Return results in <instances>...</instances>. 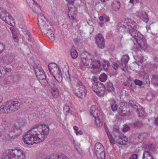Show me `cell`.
<instances>
[{
    "mask_svg": "<svg viewBox=\"0 0 158 159\" xmlns=\"http://www.w3.org/2000/svg\"><path fill=\"white\" fill-rule=\"evenodd\" d=\"M50 130L45 124H38L32 128L23 137V141L27 145H32L43 142L48 136Z\"/></svg>",
    "mask_w": 158,
    "mask_h": 159,
    "instance_id": "1",
    "label": "cell"
},
{
    "mask_svg": "<svg viewBox=\"0 0 158 159\" xmlns=\"http://www.w3.org/2000/svg\"><path fill=\"white\" fill-rule=\"evenodd\" d=\"M38 21L41 31L47 35L51 40L54 41L55 39V31L52 23L42 14L38 15Z\"/></svg>",
    "mask_w": 158,
    "mask_h": 159,
    "instance_id": "2",
    "label": "cell"
},
{
    "mask_svg": "<svg viewBox=\"0 0 158 159\" xmlns=\"http://www.w3.org/2000/svg\"><path fill=\"white\" fill-rule=\"evenodd\" d=\"M21 107V103L19 101L15 100H10L1 106L0 107V114H11L19 110Z\"/></svg>",
    "mask_w": 158,
    "mask_h": 159,
    "instance_id": "3",
    "label": "cell"
},
{
    "mask_svg": "<svg viewBox=\"0 0 158 159\" xmlns=\"http://www.w3.org/2000/svg\"><path fill=\"white\" fill-rule=\"evenodd\" d=\"M81 58L83 63L87 68L97 69L100 67V61L88 52H83L82 54Z\"/></svg>",
    "mask_w": 158,
    "mask_h": 159,
    "instance_id": "4",
    "label": "cell"
},
{
    "mask_svg": "<svg viewBox=\"0 0 158 159\" xmlns=\"http://www.w3.org/2000/svg\"><path fill=\"white\" fill-rule=\"evenodd\" d=\"M71 83L74 93L81 99L85 98L87 94V91L84 85L79 80L74 78L71 80Z\"/></svg>",
    "mask_w": 158,
    "mask_h": 159,
    "instance_id": "5",
    "label": "cell"
},
{
    "mask_svg": "<svg viewBox=\"0 0 158 159\" xmlns=\"http://www.w3.org/2000/svg\"><path fill=\"white\" fill-rule=\"evenodd\" d=\"M26 155L19 149H10L4 153L2 159H25Z\"/></svg>",
    "mask_w": 158,
    "mask_h": 159,
    "instance_id": "6",
    "label": "cell"
},
{
    "mask_svg": "<svg viewBox=\"0 0 158 159\" xmlns=\"http://www.w3.org/2000/svg\"><path fill=\"white\" fill-rule=\"evenodd\" d=\"M118 29L120 30L130 32L133 30H136V24L134 20L131 19H125L119 22L118 25Z\"/></svg>",
    "mask_w": 158,
    "mask_h": 159,
    "instance_id": "7",
    "label": "cell"
},
{
    "mask_svg": "<svg viewBox=\"0 0 158 159\" xmlns=\"http://www.w3.org/2000/svg\"><path fill=\"white\" fill-rule=\"evenodd\" d=\"M49 71L54 78L58 82H61L63 80V75L60 68L55 63H50L48 65Z\"/></svg>",
    "mask_w": 158,
    "mask_h": 159,
    "instance_id": "8",
    "label": "cell"
},
{
    "mask_svg": "<svg viewBox=\"0 0 158 159\" xmlns=\"http://www.w3.org/2000/svg\"><path fill=\"white\" fill-rule=\"evenodd\" d=\"M91 115L95 119V122L98 127H102L103 123V115L96 106H93L90 110Z\"/></svg>",
    "mask_w": 158,
    "mask_h": 159,
    "instance_id": "9",
    "label": "cell"
},
{
    "mask_svg": "<svg viewBox=\"0 0 158 159\" xmlns=\"http://www.w3.org/2000/svg\"><path fill=\"white\" fill-rule=\"evenodd\" d=\"M0 19L4 21L6 23L12 27H14L15 25V22L13 17L7 11L1 7H0Z\"/></svg>",
    "mask_w": 158,
    "mask_h": 159,
    "instance_id": "10",
    "label": "cell"
},
{
    "mask_svg": "<svg viewBox=\"0 0 158 159\" xmlns=\"http://www.w3.org/2000/svg\"><path fill=\"white\" fill-rule=\"evenodd\" d=\"M129 33L135 39L136 42H137L138 44L142 49H146L147 47L146 42L145 40L144 37L142 34L136 30H133Z\"/></svg>",
    "mask_w": 158,
    "mask_h": 159,
    "instance_id": "11",
    "label": "cell"
},
{
    "mask_svg": "<svg viewBox=\"0 0 158 159\" xmlns=\"http://www.w3.org/2000/svg\"><path fill=\"white\" fill-rule=\"evenodd\" d=\"M34 70L36 77L41 82V84L42 85H43V84H45L47 79L46 75L42 68L39 64H36L34 66Z\"/></svg>",
    "mask_w": 158,
    "mask_h": 159,
    "instance_id": "12",
    "label": "cell"
},
{
    "mask_svg": "<svg viewBox=\"0 0 158 159\" xmlns=\"http://www.w3.org/2000/svg\"><path fill=\"white\" fill-rule=\"evenodd\" d=\"M113 137L114 142H116L120 145H126L129 141L127 137L123 135L118 130L113 132Z\"/></svg>",
    "mask_w": 158,
    "mask_h": 159,
    "instance_id": "13",
    "label": "cell"
},
{
    "mask_svg": "<svg viewBox=\"0 0 158 159\" xmlns=\"http://www.w3.org/2000/svg\"><path fill=\"white\" fill-rule=\"evenodd\" d=\"M117 109L119 114L121 116H128L131 112V106L130 104L123 102L120 104Z\"/></svg>",
    "mask_w": 158,
    "mask_h": 159,
    "instance_id": "14",
    "label": "cell"
},
{
    "mask_svg": "<svg viewBox=\"0 0 158 159\" xmlns=\"http://www.w3.org/2000/svg\"><path fill=\"white\" fill-rule=\"evenodd\" d=\"M92 89L97 95L100 97L104 96L105 92V87L101 82H96L93 84Z\"/></svg>",
    "mask_w": 158,
    "mask_h": 159,
    "instance_id": "15",
    "label": "cell"
},
{
    "mask_svg": "<svg viewBox=\"0 0 158 159\" xmlns=\"http://www.w3.org/2000/svg\"><path fill=\"white\" fill-rule=\"evenodd\" d=\"M95 153L99 159H105V151L104 146L100 143L96 144L95 147Z\"/></svg>",
    "mask_w": 158,
    "mask_h": 159,
    "instance_id": "16",
    "label": "cell"
},
{
    "mask_svg": "<svg viewBox=\"0 0 158 159\" xmlns=\"http://www.w3.org/2000/svg\"><path fill=\"white\" fill-rule=\"evenodd\" d=\"M147 136L146 133L137 134L133 135L130 138L131 143L135 144L143 142Z\"/></svg>",
    "mask_w": 158,
    "mask_h": 159,
    "instance_id": "17",
    "label": "cell"
},
{
    "mask_svg": "<svg viewBox=\"0 0 158 159\" xmlns=\"http://www.w3.org/2000/svg\"><path fill=\"white\" fill-rule=\"evenodd\" d=\"M130 105L131 107H133L136 110L137 114L139 117H143L145 115V112L143 108L137 103L135 102V101L131 100L130 102Z\"/></svg>",
    "mask_w": 158,
    "mask_h": 159,
    "instance_id": "18",
    "label": "cell"
},
{
    "mask_svg": "<svg viewBox=\"0 0 158 159\" xmlns=\"http://www.w3.org/2000/svg\"><path fill=\"white\" fill-rule=\"evenodd\" d=\"M28 5L32 8V10L37 14H42V11L40 6L33 0H26Z\"/></svg>",
    "mask_w": 158,
    "mask_h": 159,
    "instance_id": "19",
    "label": "cell"
},
{
    "mask_svg": "<svg viewBox=\"0 0 158 159\" xmlns=\"http://www.w3.org/2000/svg\"><path fill=\"white\" fill-rule=\"evenodd\" d=\"M96 42L98 48L103 49L105 47V41L104 36L101 34H98L95 37Z\"/></svg>",
    "mask_w": 158,
    "mask_h": 159,
    "instance_id": "20",
    "label": "cell"
},
{
    "mask_svg": "<svg viewBox=\"0 0 158 159\" xmlns=\"http://www.w3.org/2000/svg\"><path fill=\"white\" fill-rule=\"evenodd\" d=\"M78 14L77 8L74 5H69L68 7V16L71 20L75 19Z\"/></svg>",
    "mask_w": 158,
    "mask_h": 159,
    "instance_id": "21",
    "label": "cell"
},
{
    "mask_svg": "<svg viewBox=\"0 0 158 159\" xmlns=\"http://www.w3.org/2000/svg\"><path fill=\"white\" fill-rule=\"evenodd\" d=\"M44 159H69L68 158L63 155V154H53L50 156H47Z\"/></svg>",
    "mask_w": 158,
    "mask_h": 159,
    "instance_id": "22",
    "label": "cell"
},
{
    "mask_svg": "<svg viewBox=\"0 0 158 159\" xmlns=\"http://www.w3.org/2000/svg\"><path fill=\"white\" fill-rule=\"evenodd\" d=\"M12 69L7 66H0V77H2L4 75L11 72Z\"/></svg>",
    "mask_w": 158,
    "mask_h": 159,
    "instance_id": "23",
    "label": "cell"
},
{
    "mask_svg": "<svg viewBox=\"0 0 158 159\" xmlns=\"http://www.w3.org/2000/svg\"><path fill=\"white\" fill-rule=\"evenodd\" d=\"M129 59H130V58H129V56H127V55L122 56L121 63L122 67L123 69H126L127 68Z\"/></svg>",
    "mask_w": 158,
    "mask_h": 159,
    "instance_id": "24",
    "label": "cell"
},
{
    "mask_svg": "<svg viewBox=\"0 0 158 159\" xmlns=\"http://www.w3.org/2000/svg\"><path fill=\"white\" fill-rule=\"evenodd\" d=\"M111 7H112V9L114 11H118L121 7L120 2L118 0H115L114 2H112Z\"/></svg>",
    "mask_w": 158,
    "mask_h": 159,
    "instance_id": "25",
    "label": "cell"
},
{
    "mask_svg": "<svg viewBox=\"0 0 158 159\" xmlns=\"http://www.w3.org/2000/svg\"><path fill=\"white\" fill-rule=\"evenodd\" d=\"M139 17L142 20H143L144 21H145V22H147L148 21V17L146 13L145 12H140L139 13Z\"/></svg>",
    "mask_w": 158,
    "mask_h": 159,
    "instance_id": "26",
    "label": "cell"
},
{
    "mask_svg": "<svg viewBox=\"0 0 158 159\" xmlns=\"http://www.w3.org/2000/svg\"><path fill=\"white\" fill-rule=\"evenodd\" d=\"M51 92H52V95H53V98H57L59 97V91H58V89L57 88H53V89H52Z\"/></svg>",
    "mask_w": 158,
    "mask_h": 159,
    "instance_id": "27",
    "label": "cell"
},
{
    "mask_svg": "<svg viewBox=\"0 0 158 159\" xmlns=\"http://www.w3.org/2000/svg\"><path fill=\"white\" fill-rule=\"evenodd\" d=\"M70 55H71V57L74 59L78 57V52H77V50H76V49H75L74 48H72V49H71Z\"/></svg>",
    "mask_w": 158,
    "mask_h": 159,
    "instance_id": "28",
    "label": "cell"
},
{
    "mask_svg": "<svg viewBox=\"0 0 158 159\" xmlns=\"http://www.w3.org/2000/svg\"><path fill=\"white\" fill-rule=\"evenodd\" d=\"M103 66L104 70H107L109 67V63L107 61L104 60L103 61Z\"/></svg>",
    "mask_w": 158,
    "mask_h": 159,
    "instance_id": "29",
    "label": "cell"
},
{
    "mask_svg": "<svg viewBox=\"0 0 158 159\" xmlns=\"http://www.w3.org/2000/svg\"><path fill=\"white\" fill-rule=\"evenodd\" d=\"M108 79L107 75L105 73H103L99 76V80L102 82H105Z\"/></svg>",
    "mask_w": 158,
    "mask_h": 159,
    "instance_id": "30",
    "label": "cell"
},
{
    "mask_svg": "<svg viewBox=\"0 0 158 159\" xmlns=\"http://www.w3.org/2000/svg\"><path fill=\"white\" fill-rule=\"evenodd\" d=\"M143 159H154L151 154L147 152H145L144 153Z\"/></svg>",
    "mask_w": 158,
    "mask_h": 159,
    "instance_id": "31",
    "label": "cell"
},
{
    "mask_svg": "<svg viewBox=\"0 0 158 159\" xmlns=\"http://www.w3.org/2000/svg\"><path fill=\"white\" fill-rule=\"evenodd\" d=\"M63 111H64V113H65L66 116H67V115L69 113L70 108L67 105H65L64 106V108H63Z\"/></svg>",
    "mask_w": 158,
    "mask_h": 159,
    "instance_id": "32",
    "label": "cell"
},
{
    "mask_svg": "<svg viewBox=\"0 0 158 159\" xmlns=\"http://www.w3.org/2000/svg\"><path fill=\"white\" fill-rule=\"evenodd\" d=\"M11 31H12V34H13V38H14V40H15V41H17V35L15 31V30H14V29L13 28H11Z\"/></svg>",
    "mask_w": 158,
    "mask_h": 159,
    "instance_id": "33",
    "label": "cell"
},
{
    "mask_svg": "<svg viewBox=\"0 0 158 159\" xmlns=\"http://www.w3.org/2000/svg\"><path fill=\"white\" fill-rule=\"evenodd\" d=\"M108 89L110 92H113L114 91V89L113 88V85L111 82H109L108 84Z\"/></svg>",
    "mask_w": 158,
    "mask_h": 159,
    "instance_id": "34",
    "label": "cell"
},
{
    "mask_svg": "<svg viewBox=\"0 0 158 159\" xmlns=\"http://www.w3.org/2000/svg\"><path fill=\"white\" fill-rule=\"evenodd\" d=\"M152 81H153V83L155 84V85H156V86L158 85V77L157 75H154L153 80H152Z\"/></svg>",
    "mask_w": 158,
    "mask_h": 159,
    "instance_id": "35",
    "label": "cell"
},
{
    "mask_svg": "<svg viewBox=\"0 0 158 159\" xmlns=\"http://www.w3.org/2000/svg\"><path fill=\"white\" fill-rule=\"evenodd\" d=\"M5 49V46L3 44L0 43V55L4 51Z\"/></svg>",
    "mask_w": 158,
    "mask_h": 159,
    "instance_id": "36",
    "label": "cell"
},
{
    "mask_svg": "<svg viewBox=\"0 0 158 159\" xmlns=\"http://www.w3.org/2000/svg\"><path fill=\"white\" fill-rule=\"evenodd\" d=\"M130 128L128 125L127 124H125L124 126H123V131L124 132H126L130 130Z\"/></svg>",
    "mask_w": 158,
    "mask_h": 159,
    "instance_id": "37",
    "label": "cell"
},
{
    "mask_svg": "<svg viewBox=\"0 0 158 159\" xmlns=\"http://www.w3.org/2000/svg\"><path fill=\"white\" fill-rule=\"evenodd\" d=\"M135 83L136 85H138V86H142L143 85V82L141 80H135Z\"/></svg>",
    "mask_w": 158,
    "mask_h": 159,
    "instance_id": "38",
    "label": "cell"
},
{
    "mask_svg": "<svg viewBox=\"0 0 158 159\" xmlns=\"http://www.w3.org/2000/svg\"><path fill=\"white\" fill-rule=\"evenodd\" d=\"M117 105L116 104H114L112 105V107H111V108H112V110L114 111H117Z\"/></svg>",
    "mask_w": 158,
    "mask_h": 159,
    "instance_id": "39",
    "label": "cell"
},
{
    "mask_svg": "<svg viewBox=\"0 0 158 159\" xmlns=\"http://www.w3.org/2000/svg\"><path fill=\"white\" fill-rule=\"evenodd\" d=\"M112 67H113V68H114L115 70H117L118 69V65L117 63H115V62L113 63Z\"/></svg>",
    "mask_w": 158,
    "mask_h": 159,
    "instance_id": "40",
    "label": "cell"
},
{
    "mask_svg": "<svg viewBox=\"0 0 158 159\" xmlns=\"http://www.w3.org/2000/svg\"><path fill=\"white\" fill-rule=\"evenodd\" d=\"M68 3L69 5H73L74 4V2H75V0H66Z\"/></svg>",
    "mask_w": 158,
    "mask_h": 159,
    "instance_id": "41",
    "label": "cell"
},
{
    "mask_svg": "<svg viewBox=\"0 0 158 159\" xmlns=\"http://www.w3.org/2000/svg\"><path fill=\"white\" fill-rule=\"evenodd\" d=\"M129 159H138V155L137 154H134L131 156Z\"/></svg>",
    "mask_w": 158,
    "mask_h": 159,
    "instance_id": "42",
    "label": "cell"
},
{
    "mask_svg": "<svg viewBox=\"0 0 158 159\" xmlns=\"http://www.w3.org/2000/svg\"><path fill=\"white\" fill-rule=\"evenodd\" d=\"M141 125H142V123L140 121H138V122H136L135 123V126H137V127H140Z\"/></svg>",
    "mask_w": 158,
    "mask_h": 159,
    "instance_id": "43",
    "label": "cell"
},
{
    "mask_svg": "<svg viewBox=\"0 0 158 159\" xmlns=\"http://www.w3.org/2000/svg\"><path fill=\"white\" fill-rule=\"evenodd\" d=\"M74 129L75 131H77V132H78L79 131V129L78 128V127H76V126H74Z\"/></svg>",
    "mask_w": 158,
    "mask_h": 159,
    "instance_id": "44",
    "label": "cell"
},
{
    "mask_svg": "<svg viewBox=\"0 0 158 159\" xmlns=\"http://www.w3.org/2000/svg\"><path fill=\"white\" fill-rule=\"evenodd\" d=\"M104 17L102 16H100V17H99V20H100L101 21H103V20H104Z\"/></svg>",
    "mask_w": 158,
    "mask_h": 159,
    "instance_id": "45",
    "label": "cell"
},
{
    "mask_svg": "<svg viewBox=\"0 0 158 159\" xmlns=\"http://www.w3.org/2000/svg\"><path fill=\"white\" fill-rule=\"evenodd\" d=\"M3 100V97H2V96L0 95V104L2 102Z\"/></svg>",
    "mask_w": 158,
    "mask_h": 159,
    "instance_id": "46",
    "label": "cell"
},
{
    "mask_svg": "<svg viewBox=\"0 0 158 159\" xmlns=\"http://www.w3.org/2000/svg\"><path fill=\"white\" fill-rule=\"evenodd\" d=\"M109 1V0H101V1L102 2H106Z\"/></svg>",
    "mask_w": 158,
    "mask_h": 159,
    "instance_id": "47",
    "label": "cell"
},
{
    "mask_svg": "<svg viewBox=\"0 0 158 159\" xmlns=\"http://www.w3.org/2000/svg\"><path fill=\"white\" fill-rule=\"evenodd\" d=\"M157 120H158V118H156V125H157Z\"/></svg>",
    "mask_w": 158,
    "mask_h": 159,
    "instance_id": "48",
    "label": "cell"
},
{
    "mask_svg": "<svg viewBox=\"0 0 158 159\" xmlns=\"http://www.w3.org/2000/svg\"><path fill=\"white\" fill-rule=\"evenodd\" d=\"M2 136V133H1V132H0V137Z\"/></svg>",
    "mask_w": 158,
    "mask_h": 159,
    "instance_id": "49",
    "label": "cell"
},
{
    "mask_svg": "<svg viewBox=\"0 0 158 159\" xmlns=\"http://www.w3.org/2000/svg\"><path fill=\"white\" fill-rule=\"evenodd\" d=\"M133 2V0H131L130 2Z\"/></svg>",
    "mask_w": 158,
    "mask_h": 159,
    "instance_id": "50",
    "label": "cell"
}]
</instances>
